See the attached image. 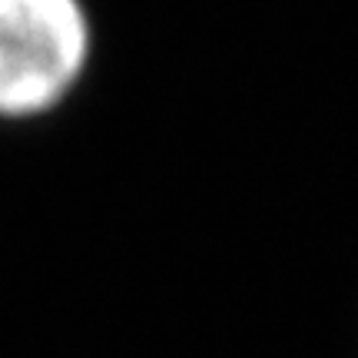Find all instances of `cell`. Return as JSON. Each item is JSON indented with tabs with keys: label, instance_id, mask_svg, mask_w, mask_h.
<instances>
[{
	"label": "cell",
	"instance_id": "obj_1",
	"mask_svg": "<svg viewBox=\"0 0 358 358\" xmlns=\"http://www.w3.org/2000/svg\"><path fill=\"white\" fill-rule=\"evenodd\" d=\"M87 53L80 0H0V116H34L60 103Z\"/></svg>",
	"mask_w": 358,
	"mask_h": 358
}]
</instances>
